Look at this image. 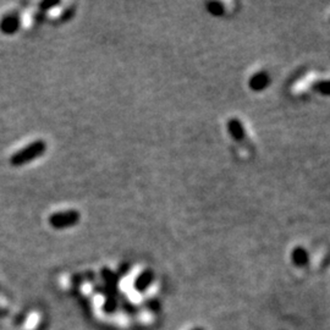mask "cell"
Returning a JSON list of instances; mask_svg holds the SVG:
<instances>
[{"instance_id": "obj_6", "label": "cell", "mask_w": 330, "mask_h": 330, "mask_svg": "<svg viewBox=\"0 0 330 330\" xmlns=\"http://www.w3.org/2000/svg\"><path fill=\"white\" fill-rule=\"evenodd\" d=\"M153 282V272L150 270H144L143 273L140 274V276L137 278L136 282H134V288L138 291H144L148 286L150 285V282Z\"/></svg>"}, {"instance_id": "obj_3", "label": "cell", "mask_w": 330, "mask_h": 330, "mask_svg": "<svg viewBox=\"0 0 330 330\" xmlns=\"http://www.w3.org/2000/svg\"><path fill=\"white\" fill-rule=\"evenodd\" d=\"M270 84V77L266 71H258L251 76L248 81V87L253 92H262Z\"/></svg>"}, {"instance_id": "obj_10", "label": "cell", "mask_w": 330, "mask_h": 330, "mask_svg": "<svg viewBox=\"0 0 330 330\" xmlns=\"http://www.w3.org/2000/svg\"><path fill=\"white\" fill-rule=\"evenodd\" d=\"M194 330H204V329H202V328H194Z\"/></svg>"}, {"instance_id": "obj_2", "label": "cell", "mask_w": 330, "mask_h": 330, "mask_svg": "<svg viewBox=\"0 0 330 330\" xmlns=\"http://www.w3.org/2000/svg\"><path fill=\"white\" fill-rule=\"evenodd\" d=\"M80 222V213L77 210H62L52 214L49 224L55 229H66L76 225Z\"/></svg>"}, {"instance_id": "obj_1", "label": "cell", "mask_w": 330, "mask_h": 330, "mask_svg": "<svg viewBox=\"0 0 330 330\" xmlns=\"http://www.w3.org/2000/svg\"><path fill=\"white\" fill-rule=\"evenodd\" d=\"M46 144L43 141H34L30 144H27L26 147H24L22 150L12 154L10 159V163L14 166H21V165L30 163V162L34 160L38 156H40L42 154L46 152Z\"/></svg>"}, {"instance_id": "obj_5", "label": "cell", "mask_w": 330, "mask_h": 330, "mask_svg": "<svg viewBox=\"0 0 330 330\" xmlns=\"http://www.w3.org/2000/svg\"><path fill=\"white\" fill-rule=\"evenodd\" d=\"M291 260L295 263V266H307L308 260H310V256H308V252L304 247H296L291 253Z\"/></svg>"}, {"instance_id": "obj_9", "label": "cell", "mask_w": 330, "mask_h": 330, "mask_svg": "<svg viewBox=\"0 0 330 330\" xmlns=\"http://www.w3.org/2000/svg\"><path fill=\"white\" fill-rule=\"evenodd\" d=\"M313 90L322 96L330 97V80H323L313 84Z\"/></svg>"}, {"instance_id": "obj_4", "label": "cell", "mask_w": 330, "mask_h": 330, "mask_svg": "<svg viewBox=\"0 0 330 330\" xmlns=\"http://www.w3.org/2000/svg\"><path fill=\"white\" fill-rule=\"evenodd\" d=\"M226 128L229 134H231L234 140L236 142H242L246 138V130H244V126L242 124V121L238 119H230L228 121Z\"/></svg>"}, {"instance_id": "obj_8", "label": "cell", "mask_w": 330, "mask_h": 330, "mask_svg": "<svg viewBox=\"0 0 330 330\" xmlns=\"http://www.w3.org/2000/svg\"><path fill=\"white\" fill-rule=\"evenodd\" d=\"M206 9L214 18H220L225 14L224 4L220 2H209L206 4Z\"/></svg>"}, {"instance_id": "obj_7", "label": "cell", "mask_w": 330, "mask_h": 330, "mask_svg": "<svg viewBox=\"0 0 330 330\" xmlns=\"http://www.w3.org/2000/svg\"><path fill=\"white\" fill-rule=\"evenodd\" d=\"M18 27V20L15 16H8L0 24V28L5 33H14Z\"/></svg>"}]
</instances>
